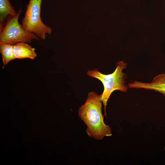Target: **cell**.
Instances as JSON below:
<instances>
[{"label": "cell", "instance_id": "3", "mask_svg": "<svg viewBox=\"0 0 165 165\" xmlns=\"http://www.w3.org/2000/svg\"><path fill=\"white\" fill-rule=\"evenodd\" d=\"M42 0H29L26 6L24 17L22 20L23 28L32 33L40 38L45 39L46 34L50 35L51 28L45 25L41 17V5Z\"/></svg>", "mask_w": 165, "mask_h": 165}, {"label": "cell", "instance_id": "2", "mask_svg": "<svg viewBox=\"0 0 165 165\" xmlns=\"http://www.w3.org/2000/svg\"><path fill=\"white\" fill-rule=\"evenodd\" d=\"M127 65V64L123 61H119L116 63V69L111 74H103L96 68L89 70L86 72L88 75L99 79L103 84V91L100 96L104 107V116H106L107 102L112 93L116 90L122 92L127 90L128 87L125 84L127 77L126 74L123 72V69L126 68Z\"/></svg>", "mask_w": 165, "mask_h": 165}, {"label": "cell", "instance_id": "8", "mask_svg": "<svg viewBox=\"0 0 165 165\" xmlns=\"http://www.w3.org/2000/svg\"><path fill=\"white\" fill-rule=\"evenodd\" d=\"M13 45L7 43L0 44V52L2 57L3 68L10 61L15 59L13 52Z\"/></svg>", "mask_w": 165, "mask_h": 165}, {"label": "cell", "instance_id": "4", "mask_svg": "<svg viewBox=\"0 0 165 165\" xmlns=\"http://www.w3.org/2000/svg\"><path fill=\"white\" fill-rule=\"evenodd\" d=\"M21 9L14 16H9L3 27L0 29V44L14 45L19 42L30 43L33 39L40 40L35 34L25 30L18 22Z\"/></svg>", "mask_w": 165, "mask_h": 165}, {"label": "cell", "instance_id": "1", "mask_svg": "<svg viewBox=\"0 0 165 165\" xmlns=\"http://www.w3.org/2000/svg\"><path fill=\"white\" fill-rule=\"evenodd\" d=\"M102 104L100 95L91 91L88 93L85 103L78 111L79 118L87 126L88 136L98 140L112 135L110 127L104 121Z\"/></svg>", "mask_w": 165, "mask_h": 165}, {"label": "cell", "instance_id": "7", "mask_svg": "<svg viewBox=\"0 0 165 165\" xmlns=\"http://www.w3.org/2000/svg\"><path fill=\"white\" fill-rule=\"evenodd\" d=\"M17 13L9 0H0V29L3 27L9 16Z\"/></svg>", "mask_w": 165, "mask_h": 165}, {"label": "cell", "instance_id": "5", "mask_svg": "<svg viewBox=\"0 0 165 165\" xmlns=\"http://www.w3.org/2000/svg\"><path fill=\"white\" fill-rule=\"evenodd\" d=\"M128 86L130 88L154 90L165 96V74L162 73L156 76L150 83L134 81L129 83Z\"/></svg>", "mask_w": 165, "mask_h": 165}, {"label": "cell", "instance_id": "6", "mask_svg": "<svg viewBox=\"0 0 165 165\" xmlns=\"http://www.w3.org/2000/svg\"><path fill=\"white\" fill-rule=\"evenodd\" d=\"M13 52L15 59L34 60L37 56L35 48L25 42H19L13 45Z\"/></svg>", "mask_w": 165, "mask_h": 165}]
</instances>
